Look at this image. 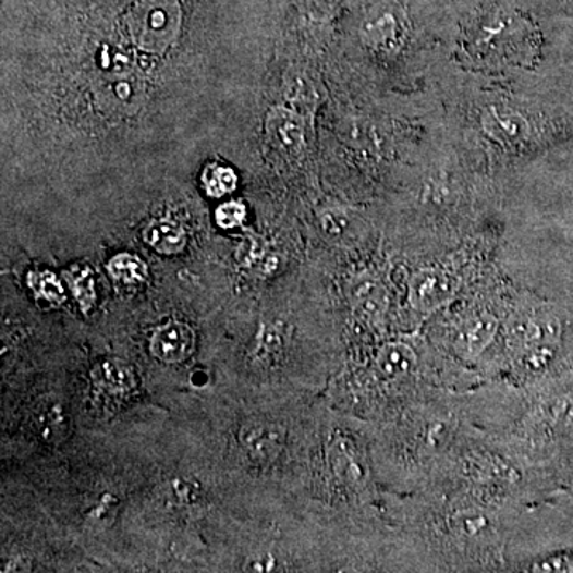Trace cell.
Wrapping results in <instances>:
<instances>
[{"mask_svg":"<svg viewBox=\"0 0 573 573\" xmlns=\"http://www.w3.org/2000/svg\"><path fill=\"white\" fill-rule=\"evenodd\" d=\"M127 29L137 47L148 53H163L181 33L179 0H137L126 15Z\"/></svg>","mask_w":573,"mask_h":573,"instance_id":"1","label":"cell"},{"mask_svg":"<svg viewBox=\"0 0 573 573\" xmlns=\"http://www.w3.org/2000/svg\"><path fill=\"white\" fill-rule=\"evenodd\" d=\"M458 278L444 268H424L414 272L409 282L411 306L420 313L440 309L458 292Z\"/></svg>","mask_w":573,"mask_h":573,"instance_id":"2","label":"cell"},{"mask_svg":"<svg viewBox=\"0 0 573 573\" xmlns=\"http://www.w3.org/2000/svg\"><path fill=\"white\" fill-rule=\"evenodd\" d=\"M406 9L397 0L381 3L362 21V40L375 50H392L405 34Z\"/></svg>","mask_w":573,"mask_h":573,"instance_id":"3","label":"cell"},{"mask_svg":"<svg viewBox=\"0 0 573 573\" xmlns=\"http://www.w3.org/2000/svg\"><path fill=\"white\" fill-rule=\"evenodd\" d=\"M265 130H267L268 143L284 157H298L305 148V122L295 110L281 106L272 107Z\"/></svg>","mask_w":573,"mask_h":573,"instance_id":"4","label":"cell"},{"mask_svg":"<svg viewBox=\"0 0 573 573\" xmlns=\"http://www.w3.org/2000/svg\"><path fill=\"white\" fill-rule=\"evenodd\" d=\"M481 127L493 143L510 145L523 144L529 137L531 126L526 117L512 107H489L483 112Z\"/></svg>","mask_w":573,"mask_h":573,"instance_id":"5","label":"cell"},{"mask_svg":"<svg viewBox=\"0 0 573 573\" xmlns=\"http://www.w3.org/2000/svg\"><path fill=\"white\" fill-rule=\"evenodd\" d=\"M195 349V333L185 324H168L151 338L150 351L158 361L179 364L192 355Z\"/></svg>","mask_w":573,"mask_h":573,"instance_id":"6","label":"cell"},{"mask_svg":"<svg viewBox=\"0 0 573 573\" xmlns=\"http://www.w3.org/2000/svg\"><path fill=\"white\" fill-rule=\"evenodd\" d=\"M284 430L275 424L251 423L241 430V443L254 461L267 464L275 461L284 448Z\"/></svg>","mask_w":573,"mask_h":573,"instance_id":"7","label":"cell"},{"mask_svg":"<svg viewBox=\"0 0 573 573\" xmlns=\"http://www.w3.org/2000/svg\"><path fill=\"white\" fill-rule=\"evenodd\" d=\"M497 330H499V322H497L496 317H473V319L459 328L454 341H452V346L462 357H476L492 343Z\"/></svg>","mask_w":573,"mask_h":573,"instance_id":"8","label":"cell"},{"mask_svg":"<svg viewBox=\"0 0 573 573\" xmlns=\"http://www.w3.org/2000/svg\"><path fill=\"white\" fill-rule=\"evenodd\" d=\"M34 426L41 440L48 443L61 441L69 431V416L64 406L58 400H44L34 413Z\"/></svg>","mask_w":573,"mask_h":573,"instance_id":"9","label":"cell"},{"mask_svg":"<svg viewBox=\"0 0 573 573\" xmlns=\"http://www.w3.org/2000/svg\"><path fill=\"white\" fill-rule=\"evenodd\" d=\"M379 371L389 379H400L410 375L417 364V355L409 344L393 341L385 344L378 352L376 358Z\"/></svg>","mask_w":573,"mask_h":573,"instance_id":"10","label":"cell"},{"mask_svg":"<svg viewBox=\"0 0 573 573\" xmlns=\"http://www.w3.org/2000/svg\"><path fill=\"white\" fill-rule=\"evenodd\" d=\"M144 240L148 246L164 255H174L184 251L186 234L178 223L171 220H155L145 228Z\"/></svg>","mask_w":573,"mask_h":573,"instance_id":"11","label":"cell"},{"mask_svg":"<svg viewBox=\"0 0 573 573\" xmlns=\"http://www.w3.org/2000/svg\"><path fill=\"white\" fill-rule=\"evenodd\" d=\"M354 302L365 319L369 322H378L388 309V293L378 282L365 281L355 286Z\"/></svg>","mask_w":573,"mask_h":573,"instance_id":"12","label":"cell"},{"mask_svg":"<svg viewBox=\"0 0 573 573\" xmlns=\"http://www.w3.org/2000/svg\"><path fill=\"white\" fill-rule=\"evenodd\" d=\"M93 378L99 388L112 393L127 392L136 386L133 369L124 365L123 362H102L93 371Z\"/></svg>","mask_w":573,"mask_h":573,"instance_id":"13","label":"cell"},{"mask_svg":"<svg viewBox=\"0 0 573 573\" xmlns=\"http://www.w3.org/2000/svg\"><path fill=\"white\" fill-rule=\"evenodd\" d=\"M109 271L113 279L123 284H137L147 278V267L136 255L120 254L113 257L109 264Z\"/></svg>","mask_w":573,"mask_h":573,"instance_id":"14","label":"cell"},{"mask_svg":"<svg viewBox=\"0 0 573 573\" xmlns=\"http://www.w3.org/2000/svg\"><path fill=\"white\" fill-rule=\"evenodd\" d=\"M68 281L82 310L86 313V310L92 309L96 302L95 279H93L92 269L86 267L74 268L68 272Z\"/></svg>","mask_w":573,"mask_h":573,"instance_id":"15","label":"cell"},{"mask_svg":"<svg viewBox=\"0 0 573 573\" xmlns=\"http://www.w3.org/2000/svg\"><path fill=\"white\" fill-rule=\"evenodd\" d=\"M203 184H205L206 192L214 198H220L228 193L233 192L237 185V178L233 169L223 164H212L206 169L203 175Z\"/></svg>","mask_w":573,"mask_h":573,"instance_id":"16","label":"cell"},{"mask_svg":"<svg viewBox=\"0 0 573 573\" xmlns=\"http://www.w3.org/2000/svg\"><path fill=\"white\" fill-rule=\"evenodd\" d=\"M27 282L39 298H45L50 303L64 302V289L53 272H31Z\"/></svg>","mask_w":573,"mask_h":573,"instance_id":"17","label":"cell"},{"mask_svg":"<svg viewBox=\"0 0 573 573\" xmlns=\"http://www.w3.org/2000/svg\"><path fill=\"white\" fill-rule=\"evenodd\" d=\"M133 81L134 78L131 77L109 78V83H107L106 89H103L107 95V102L117 103V106L122 107L133 103L134 99H136L137 92H139L137 83Z\"/></svg>","mask_w":573,"mask_h":573,"instance_id":"18","label":"cell"},{"mask_svg":"<svg viewBox=\"0 0 573 573\" xmlns=\"http://www.w3.org/2000/svg\"><path fill=\"white\" fill-rule=\"evenodd\" d=\"M333 467L341 476H351V479L361 476L357 458H355L354 447L348 441H337V448L333 451Z\"/></svg>","mask_w":573,"mask_h":573,"instance_id":"19","label":"cell"},{"mask_svg":"<svg viewBox=\"0 0 573 573\" xmlns=\"http://www.w3.org/2000/svg\"><path fill=\"white\" fill-rule=\"evenodd\" d=\"M489 520L483 513L464 512L455 516V529L467 537L483 534L488 531Z\"/></svg>","mask_w":573,"mask_h":573,"instance_id":"20","label":"cell"},{"mask_svg":"<svg viewBox=\"0 0 573 573\" xmlns=\"http://www.w3.org/2000/svg\"><path fill=\"white\" fill-rule=\"evenodd\" d=\"M246 219V207L241 203H225L217 209L216 220L222 228L240 227Z\"/></svg>","mask_w":573,"mask_h":573,"instance_id":"21","label":"cell"},{"mask_svg":"<svg viewBox=\"0 0 573 573\" xmlns=\"http://www.w3.org/2000/svg\"><path fill=\"white\" fill-rule=\"evenodd\" d=\"M320 222H322L324 231L331 237L343 236L351 227V219H349L348 214L341 212V210H328L324 214Z\"/></svg>","mask_w":573,"mask_h":573,"instance_id":"22","label":"cell"},{"mask_svg":"<svg viewBox=\"0 0 573 573\" xmlns=\"http://www.w3.org/2000/svg\"><path fill=\"white\" fill-rule=\"evenodd\" d=\"M305 3L310 15L326 20L340 12L344 0H305Z\"/></svg>","mask_w":573,"mask_h":573,"instance_id":"23","label":"cell"}]
</instances>
